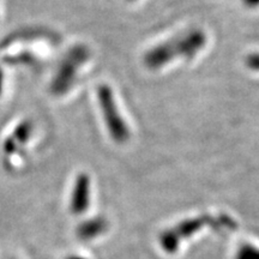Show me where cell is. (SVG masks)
Listing matches in <instances>:
<instances>
[{
  "label": "cell",
  "instance_id": "6da1fadb",
  "mask_svg": "<svg viewBox=\"0 0 259 259\" xmlns=\"http://www.w3.org/2000/svg\"><path fill=\"white\" fill-rule=\"evenodd\" d=\"M206 45V35L200 29H191L184 34L149 50L144 56L148 69L158 70L178 57L192 59Z\"/></svg>",
  "mask_w": 259,
  "mask_h": 259
},
{
  "label": "cell",
  "instance_id": "7a4b0ae2",
  "mask_svg": "<svg viewBox=\"0 0 259 259\" xmlns=\"http://www.w3.org/2000/svg\"><path fill=\"white\" fill-rule=\"evenodd\" d=\"M90 58L88 47L84 45H77L65 54L63 60L54 73L51 82V92L54 95L61 96L72 88L74 80L77 78L78 71L84 63Z\"/></svg>",
  "mask_w": 259,
  "mask_h": 259
},
{
  "label": "cell",
  "instance_id": "3957f363",
  "mask_svg": "<svg viewBox=\"0 0 259 259\" xmlns=\"http://www.w3.org/2000/svg\"><path fill=\"white\" fill-rule=\"evenodd\" d=\"M100 108H101L106 127L113 141L116 143H125L130 138V130L119 112L112 89L107 84H101L97 89Z\"/></svg>",
  "mask_w": 259,
  "mask_h": 259
},
{
  "label": "cell",
  "instance_id": "277c9868",
  "mask_svg": "<svg viewBox=\"0 0 259 259\" xmlns=\"http://www.w3.org/2000/svg\"><path fill=\"white\" fill-rule=\"evenodd\" d=\"M221 221L212 219L211 216L209 215H203L198 216V218L185 220V221L178 223L176 227L167 229V231H164L160 235V245L162 250L169 254L177 253V251L179 250L181 241L196 234V233L199 232L203 227L215 225V223Z\"/></svg>",
  "mask_w": 259,
  "mask_h": 259
},
{
  "label": "cell",
  "instance_id": "5b68a950",
  "mask_svg": "<svg viewBox=\"0 0 259 259\" xmlns=\"http://www.w3.org/2000/svg\"><path fill=\"white\" fill-rule=\"evenodd\" d=\"M90 179L87 174H79L74 180L70 199V210L73 215H82L90 206Z\"/></svg>",
  "mask_w": 259,
  "mask_h": 259
},
{
  "label": "cell",
  "instance_id": "8992f818",
  "mask_svg": "<svg viewBox=\"0 0 259 259\" xmlns=\"http://www.w3.org/2000/svg\"><path fill=\"white\" fill-rule=\"evenodd\" d=\"M108 223L103 218H93L80 223L77 229V235L84 241L92 240L102 235L107 231Z\"/></svg>",
  "mask_w": 259,
  "mask_h": 259
},
{
  "label": "cell",
  "instance_id": "52a82bcc",
  "mask_svg": "<svg viewBox=\"0 0 259 259\" xmlns=\"http://www.w3.org/2000/svg\"><path fill=\"white\" fill-rule=\"evenodd\" d=\"M235 259H259V248L252 244H242L236 251Z\"/></svg>",
  "mask_w": 259,
  "mask_h": 259
},
{
  "label": "cell",
  "instance_id": "ba28073f",
  "mask_svg": "<svg viewBox=\"0 0 259 259\" xmlns=\"http://www.w3.org/2000/svg\"><path fill=\"white\" fill-rule=\"evenodd\" d=\"M245 65L247 69L259 72V53H251L245 58Z\"/></svg>",
  "mask_w": 259,
  "mask_h": 259
},
{
  "label": "cell",
  "instance_id": "9c48e42d",
  "mask_svg": "<svg viewBox=\"0 0 259 259\" xmlns=\"http://www.w3.org/2000/svg\"><path fill=\"white\" fill-rule=\"evenodd\" d=\"M244 4L248 8H257L259 6V0H244Z\"/></svg>",
  "mask_w": 259,
  "mask_h": 259
},
{
  "label": "cell",
  "instance_id": "30bf717a",
  "mask_svg": "<svg viewBox=\"0 0 259 259\" xmlns=\"http://www.w3.org/2000/svg\"><path fill=\"white\" fill-rule=\"evenodd\" d=\"M3 88H4V74H3V71L0 69V95L3 93Z\"/></svg>",
  "mask_w": 259,
  "mask_h": 259
},
{
  "label": "cell",
  "instance_id": "8fae6325",
  "mask_svg": "<svg viewBox=\"0 0 259 259\" xmlns=\"http://www.w3.org/2000/svg\"><path fill=\"white\" fill-rule=\"evenodd\" d=\"M65 259H88V258L83 257V255H79V254H72V255H69V257H66Z\"/></svg>",
  "mask_w": 259,
  "mask_h": 259
},
{
  "label": "cell",
  "instance_id": "7c38bea8",
  "mask_svg": "<svg viewBox=\"0 0 259 259\" xmlns=\"http://www.w3.org/2000/svg\"><path fill=\"white\" fill-rule=\"evenodd\" d=\"M131 2H132V0H131Z\"/></svg>",
  "mask_w": 259,
  "mask_h": 259
}]
</instances>
